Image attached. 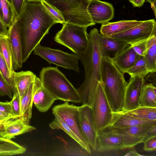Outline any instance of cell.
Returning <instances> with one entry per match:
<instances>
[{"label": "cell", "mask_w": 156, "mask_h": 156, "mask_svg": "<svg viewBox=\"0 0 156 156\" xmlns=\"http://www.w3.org/2000/svg\"><path fill=\"white\" fill-rule=\"evenodd\" d=\"M20 33L23 63L57 23L47 11L41 0L26 1L16 19Z\"/></svg>", "instance_id": "1"}, {"label": "cell", "mask_w": 156, "mask_h": 156, "mask_svg": "<svg viewBox=\"0 0 156 156\" xmlns=\"http://www.w3.org/2000/svg\"><path fill=\"white\" fill-rule=\"evenodd\" d=\"M99 34L96 28L91 30L87 34L88 43L87 48L76 54L83 66L85 74L83 83L77 89L82 105L91 107L98 83L101 81L102 56L99 45Z\"/></svg>", "instance_id": "2"}, {"label": "cell", "mask_w": 156, "mask_h": 156, "mask_svg": "<svg viewBox=\"0 0 156 156\" xmlns=\"http://www.w3.org/2000/svg\"><path fill=\"white\" fill-rule=\"evenodd\" d=\"M101 74L104 91L112 112L123 110L127 83L124 74L116 66L111 58L102 57Z\"/></svg>", "instance_id": "3"}, {"label": "cell", "mask_w": 156, "mask_h": 156, "mask_svg": "<svg viewBox=\"0 0 156 156\" xmlns=\"http://www.w3.org/2000/svg\"><path fill=\"white\" fill-rule=\"evenodd\" d=\"M39 77L43 86L56 100L76 103L81 102L77 89L57 67L43 68Z\"/></svg>", "instance_id": "4"}, {"label": "cell", "mask_w": 156, "mask_h": 156, "mask_svg": "<svg viewBox=\"0 0 156 156\" xmlns=\"http://www.w3.org/2000/svg\"><path fill=\"white\" fill-rule=\"evenodd\" d=\"M56 8L66 23L88 27L96 23L87 11L89 0H44Z\"/></svg>", "instance_id": "5"}, {"label": "cell", "mask_w": 156, "mask_h": 156, "mask_svg": "<svg viewBox=\"0 0 156 156\" xmlns=\"http://www.w3.org/2000/svg\"><path fill=\"white\" fill-rule=\"evenodd\" d=\"M87 27L65 23L55 35L54 40L76 54L82 52L86 49L88 44Z\"/></svg>", "instance_id": "6"}, {"label": "cell", "mask_w": 156, "mask_h": 156, "mask_svg": "<svg viewBox=\"0 0 156 156\" xmlns=\"http://www.w3.org/2000/svg\"><path fill=\"white\" fill-rule=\"evenodd\" d=\"M91 108L97 132L109 127L112 120L113 112L106 96L101 81L98 83Z\"/></svg>", "instance_id": "7"}, {"label": "cell", "mask_w": 156, "mask_h": 156, "mask_svg": "<svg viewBox=\"0 0 156 156\" xmlns=\"http://www.w3.org/2000/svg\"><path fill=\"white\" fill-rule=\"evenodd\" d=\"M35 55L45 60L49 64L68 69L79 73V60L76 54H69L61 50L52 49L38 44L34 50Z\"/></svg>", "instance_id": "8"}, {"label": "cell", "mask_w": 156, "mask_h": 156, "mask_svg": "<svg viewBox=\"0 0 156 156\" xmlns=\"http://www.w3.org/2000/svg\"><path fill=\"white\" fill-rule=\"evenodd\" d=\"M154 35H156V22L154 19H150L143 21L140 24L108 37L131 44L148 39Z\"/></svg>", "instance_id": "9"}, {"label": "cell", "mask_w": 156, "mask_h": 156, "mask_svg": "<svg viewBox=\"0 0 156 156\" xmlns=\"http://www.w3.org/2000/svg\"><path fill=\"white\" fill-rule=\"evenodd\" d=\"M54 116L60 117L85 144L89 145L83 135L80 126L79 107L66 101L52 109Z\"/></svg>", "instance_id": "10"}, {"label": "cell", "mask_w": 156, "mask_h": 156, "mask_svg": "<svg viewBox=\"0 0 156 156\" xmlns=\"http://www.w3.org/2000/svg\"><path fill=\"white\" fill-rule=\"evenodd\" d=\"M81 130L87 142L93 150H97V132L94 126L92 108L86 105L79 107Z\"/></svg>", "instance_id": "11"}, {"label": "cell", "mask_w": 156, "mask_h": 156, "mask_svg": "<svg viewBox=\"0 0 156 156\" xmlns=\"http://www.w3.org/2000/svg\"><path fill=\"white\" fill-rule=\"evenodd\" d=\"M108 128L98 133L97 150L104 152L125 149L122 135L115 128Z\"/></svg>", "instance_id": "12"}, {"label": "cell", "mask_w": 156, "mask_h": 156, "mask_svg": "<svg viewBox=\"0 0 156 156\" xmlns=\"http://www.w3.org/2000/svg\"><path fill=\"white\" fill-rule=\"evenodd\" d=\"M144 78L140 76L130 77L126 87L122 111H130L140 106V97L145 84Z\"/></svg>", "instance_id": "13"}, {"label": "cell", "mask_w": 156, "mask_h": 156, "mask_svg": "<svg viewBox=\"0 0 156 156\" xmlns=\"http://www.w3.org/2000/svg\"><path fill=\"white\" fill-rule=\"evenodd\" d=\"M155 125L143 124L116 129L123 136L124 148H129L143 143L147 138L148 132Z\"/></svg>", "instance_id": "14"}, {"label": "cell", "mask_w": 156, "mask_h": 156, "mask_svg": "<svg viewBox=\"0 0 156 156\" xmlns=\"http://www.w3.org/2000/svg\"><path fill=\"white\" fill-rule=\"evenodd\" d=\"M87 11L95 23L108 22L114 17V9L111 4L99 0H91L87 7Z\"/></svg>", "instance_id": "15"}, {"label": "cell", "mask_w": 156, "mask_h": 156, "mask_svg": "<svg viewBox=\"0 0 156 156\" xmlns=\"http://www.w3.org/2000/svg\"><path fill=\"white\" fill-rule=\"evenodd\" d=\"M8 29L12 52L13 67L14 70H17L22 68L23 62L20 30L17 21L13 20Z\"/></svg>", "instance_id": "16"}, {"label": "cell", "mask_w": 156, "mask_h": 156, "mask_svg": "<svg viewBox=\"0 0 156 156\" xmlns=\"http://www.w3.org/2000/svg\"><path fill=\"white\" fill-rule=\"evenodd\" d=\"M33 102L41 112H45L50 108L55 101L53 96L43 86L38 77L34 82Z\"/></svg>", "instance_id": "17"}, {"label": "cell", "mask_w": 156, "mask_h": 156, "mask_svg": "<svg viewBox=\"0 0 156 156\" xmlns=\"http://www.w3.org/2000/svg\"><path fill=\"white\" fill-rule=\"evenodd\" d=\"M99 45L102 57L112 58L130 44L124 41L100 34Z\"/></svg>", "instance_id": "18"}, {"label": "cell", "mask_w": 156, "mask_h": 156, "mask_svg": "<svg viewBox=\"0 0 156 156\" xmlns=\"http://www.w3.org/2000/svg\"><path fill=\"white\" fill-rule=\"evenodd\" d=\"M36 129L33 126L24 123L19 118L11 119L4 122L0 135L2 137L11 140L15 136L27 133Z\"/></svg>", "instance_id": "19"}, {"label": "cell", "mask_w": 156, "mask_h": 156, "mask_svg": "<svg viewBox=\"0 0 156 156\" xmlns=\"http://www.w3.org/2000/svg\"><path fill=\"white\" fill-rule=\"evenodd\" d=\"M112 121L109 127L121 129L143 124H156V121L144 120L133 117L123 111L112 112Z\"/></svg>", "instance_id": "20"}, {"label": "cell", "mask_w": 156, "mask_h": 156, "mask_svg": "<svg viewBox=\"0 0 156 156\" xmlns=\"http://www.w3.org/2000/svg\"><path fill=\"white\" fill-rule=\"evenodd\" d=\"M140 56L134 51L130 44L111 59L116 66L124 74L133 66Z\"/></svg>", "instance_id": "21"}, {"label": "cell", "mask_w": 156, "mask_h": 156, "mask_svg": "<svg viewBox=\"0 0 156 156\" xmlns=\"http://www.w3.org/2000/svg\"><path fill=\"white\" fill-rule=\"evenodd\" d=\"M143 21L122 20L102 24L100 28L101 34L106 37L125 31L143 22Z\"/></svg>", "instance_id": "22"}, {"label": "cell", "mask_w": 156, "mask_h": 156, "mask_svg": "<svg viewBox=\"0 0 156 156\" xmlns=\"http://www.w3.org/2000/svg\"><path fill=\"white\" fill-rule=\"evenodd\" d=\"M12 76L15 88L14 93H17L20 98L24 94L31 83L34 82L37 78L36 76L30 71H22L16 72L13 70Z\"/></svg>", "instance_id": "23"}, {"label": "cell", "mask_w": 156, "mask_h": 156, "mask_svg": "<svg viewBox=\"0 0 156 156\" xmlns=\"http://www.w3.org/2000/svg\"><path fill=\"white\" fill-rule=\"evenodd\" d=\"M34 82L31 83L24 94L20 98V116L19 118L24 123L27 124H29L32 117L34 93Z\"/></svg>", "instance_id": "24"}, {"label": "cell", "mask_w": 156, "mask_h": 156, "mask_svg": "<svg viewBox=\"0 0 156 156\" xmlns=\"http://www.w3.org/2000/svg\"><path fill=\"white\" fill-rule=\"evenodd\" d=\"M49 126L53 129H61L64 131L76 141L83 149L88 153H91V151L90 146L84 144L60 117L55 116L54 119L49 124Z\"/></svg>", "instance_id": "25"}, {"label": "cell", "mask_w": 156, "mask_h": 156, "mask_svg": "<svg viewBox=\"0 0 156 156\" xmlns=\"http://www.w3.org/2000/svg\"><path fill=\"white\" fill-rule=\"evenodd\" d=\"M26 151L23 146L0 135V156L23 154Z\"/></svg>", "instance_id": "26"}, {"label": "cell", "mask_w": 156, "mask_h": 156, "mask_svg": "<svg viewBox=\"0 0 156 156\" xmlns=\"http://www.w3.org/2000/svg\"><path fill=\"white\" fill-rule=\"evenodd\" d=\"M140 106L156 107V87L152 84L145 83L142 91Z\"/></svg>", "instance_id": "27"}, {"label": "cell", "mask_w": 156, "mask_h": 156, "mask_svg": "<svg viewBox=\"0 0 156 156\" xmlns=\"http://www.w3.org/2000/svg\"><path fill=\"white\" fill-rule=\"evenodd\" d=\"M0 53L7 63L10 77L12 78L13 67L12 52L8 35H0Z\"/></svg>", "instance_id": "28"}, {"label": "cell", "mask_w": 156, "mask_h": 156, "mask_svg": "<svg viewBox=\"0 0 156 156\" xmlns=\"http://www.w3.org/2000/svg\"><path fill=\"white\" fill-rule=\"evenodd\" d=\"M156 35H153L148 38V48L146 55L144 57L148 73L156 71Z\"/></svg>", "instance_id": "29"}, {"label": "cell", "mask_w": 156, "mask_h": 156, "mask_svg": "<svg viewBox=\"0 0 156 156\" xmlns=\"http://www.w3.org/2000/svg\"><path fill=\"white\" fill-rule=\"evenodd\" d=\"M128 115L140 119L156 121V107L140 106L129 111H123Z\"/></svg>", "instance_id": "30"}, {"label": "cell", "mask_w": 156, "mask_h": 156, "mask_svg": "<svg viewBox=\"0 0 156 156\" xmlns=\"http://www.w3.org/2000/svg\"><path fill=\"white\" fill-rule=\"evenodd\" d=\"M130 77L140 76L145 77L148 74L144 57L140 56L133 66L126 72Z\"/></svg>", "instance_id": "31"}, {"label": "cell", "mask_w": 156, "mask_h": 156, "mask_svg": "<svg viewBox=\"0 0 156 156\" xmlns=\"http://www.w3.org/2000/svg\"><path fill=\"white\" fill-rule=\"evenodd\" d=\"M3 14L2 21L9 27L15 18V13L10 0H1Z\"/></svg>", "instance_id": "32"}, {"label": "cell", "mask_w": 156, "mask_h": 156, "mask_svg": "<svg viewBox=\"0 0 156 156\" xmlns=\"http://www.w3.org/2000/svg\"><path fill=\"white\" fill-rule=\"evenodd\" d=\"M0 73L5 82L11 89L13 94L15 92V88L12 78L10 77L7 63L0 53Z\"/></svg>", "instance_id": "33"}, {"label": "cell", "mask_w": 156, "mask_h": 156, "mask_svg": "<svg viewBox=\"0 0 156 156\" xmlns=\"http://www.w3.org/2000/svg\"><path fill=\"white\" fill-rule=\"evenodd\" d=\"M41 1L48 12L57 23L63 24L66 23L63 16L56 8L44 0Z\"/></svg>", "instance_id": "34"}, {"label": "cell", "mask_w": 156, "mask_h": 156, "mask_svg": "<svg viewBox=\"0 0 156 156\" xmlns=\"http://www.w3.org/2000/svg\"><path fill=\"white\" fill-rule=\"evenodd\" d=\"M12 100L10 101L11 115L13 119L20 118V98L18 94L15 93L13 94Z\"/></svg>", "instance_id": "35"}, {"label": "cell", "mask_w": 156, "mask_h": 156, "mask_svg": "<svg viewBox=\"0 0 156 156\" xmlns=\"http://www.w3.org/2000/svg\"><path fill=\"white\" fill-rule=\"evenodd\" d=\"M148 39L130 44V46L138 55L144 57L148 48Z\"/></svg>", "instance_id": "36"}, {"label": "cell", "mask_w": 156, "mask_h": 156, "mask_svg": "<svg viewBox=\"0 0 156 156\" xmlns=\"http://www.w3.org/2000/svg\"><path fill=\"white\" fill-rule=\"evenodd\" d=\"M143 143L144 150L147 151H156V135L147 137Z\"/></svg>", "instance_id": "37"}, {"label": "cell", "mask_w": 156, "mask_h": 156, "mask_svg": "<svg viewBox=\"0 0 156 156\" xmlns=\"http://www.w3.org/2000/svg\"><path fill=\"white\" fill-rule=\"evenodd\" d=\"M0 96H7L11 99L12 98V92L0 73Z\"/></svg>", "instance_id": "38"}, {"label": "cell", "mask_w": 156, "mask_h": 156, "mask_svg": "<svg viewBox=\"0 0 156 156\" xmlns=\"http://www.w3.org/2000/svg\"><path fill=\"white\" fill-rule=\"evenodd\" d=\"M10 1L15 13L14 20L20 15L25 5L26 0H10Z\"/></svg>", "instance_id": "39"}, {"label": "cell", "mask_w": 156, "mask_h": 156, "mask_svg": "<svg viewBox=\"0 0 156 156\" xmlns=\"http://www.w3.org/2000/svg\"><path fill=\"white\" fill-rule=\"evenodd\" d=\"M0 111L12 116L10 102H0Z\"/></svg>", "instance_id": "40"}, {"label": "cell", "mask_w": 156, "mask_h": 156, "mask_svg": "<svg viewBox=\"0 0 156 156\" xmlns=\"http://www.w3.org/2000/svg\"><path fill=\"white\" fill-rule=\"evenodd\" d=\"M144 78L145 83H150L152 84L156 87V71L150 72L145 76Z\"/></svg>", "instance_id": "41"}, {"label": "cell", "mask_w": 156, "mask_h": 156, "mask_svg": "<svg viewBox=\"0 0 156 156\" xmlns=\"http://www.w3.org/2000/svg\"><path fill=\"white\" fill-rule=\"evenodd\" d=\"M8 35V29L0 18V35Z\"/></svg>", "instance_id": "42"}, {"label": "cell", "mask_w": 156, "mask_h": 156, "mask_svg": "<svg viewBox=\"0 0 156 156\" xmlns=\"http://www.w3.org/2000/svg\"><path fill=\"white\" fill-rule=\"evenodd\" d=\"M129 1L133 7H140L143 5L145 0H130Z\"/></svg>", "instance_id": "43"}, {"label": "cell", "mask_w": 156, "mask_h": 156, "mask_svg": "<svg viewBox=\"0 0 156 156\" xmlns=\"http://www.w3.org/2000/svg\"><path fill=\"white\" fill-rule=\"evenodd\" d=\"M14 119L13 117L0 111V121H6Z\"/></svg>", "instance_id": "44"}, {"label": "cell", "mask_w": 156, "mask_h": 156, "mask_svg": "<svg viewBox=\"0 0 156 156\" xmlns=\"http://www.w3.org/2000/svg\"><path fill=\"white\" fill-rule=\"evenodd\" d=\"M146 1L149 2L151 5V7L152 8L155 16L156 17V0H145Z\"/></svg>", "instance_id": "45"}, {"label": "cell", "mask_w": 156, "mask_h": 156, "mask_svg": "<svg viewBox=\"0 0 156 156\" xmlns=\"http://www.w3.org/2000/svg\"><path fill=\"white\" fill-rule=\"evenodd\" d=\"M155 135H156V124L153 126L149 130L147 133V138L150 136Z\"/></svg>", "instance_id": "46"}, {"label": "cell", "mask_w": 156, "mask_h": 156, "mask_svg": "<svg viewBox=\"0 0 156 156\" xmlns=\"http://www.w3.org/2000/svg\"><path fill=\"white\" fill-rule=\"evenodd\" d=\"M124 156H143L138 153L134 148H133L127 153Z\"/></svg>", "instance_id": "47"}, {"label": "cell", "mask_w": 156, "mask_h": 156, "mask_svg": "<svg viewBox=\"0 0 156 156\" xmlns=\"http://www.w3.org/2000/svg\"><path fill=\"white\" fill-rule=\"evenodd\" d=\"M0 18L2 20L3 14L2 10V6L1 0H0Z\"/></svg>", "instance_id": "48"}, {"label": "cell", "mask_w": 156, "mask_h": 156, "mask_svg": "<svg viewBox=\"0 0 156 156\" xmlns=\"http://www.w3.org/2000/svg\"><path fill=\"white\" fill-rule=\"evenodd\" d=\"M5 121H0V130L2 129L4 123Z\"/></svg>", "instance_id": "49"}, {"label": "cell", "mask_w": 156, "mask_h": 156, "mask_svg": "<svg viewBox=\"0 0 156 156\" xmlns=\"http://www.w3.org/2000/svg\"><path fill=\"white\" fill-rule=\"evenodd\" d=\"M36 0H26V1H36Z\"/></svg>", "instance_id": "50"}, {"label": "cell", "mask_w": 156, "mask_h": 156, "mask_svg": "<svg viewBox=\"0 0 156 156\" xmlns=\"http://www.w3.org/2000/svg\"><path fill=\"white\" fill-rule=\"evenodd\" d=\"M91 0H89V1H90Z\"/></svg>", "instance_id": "51"}, {"label": "cell", "mask_w": 156, "mask_h": 156, "mask_svg": "<svg viewBox=\"0 0 156 156\" xmlns=\"http://www.w3.org/2000/svg\"><path fill=\"white\" fill-rule=\"evenodd\" d=\"M128 0L129 1V0Z\"/></svg>", "instance_id": "52"}]
</instances>
